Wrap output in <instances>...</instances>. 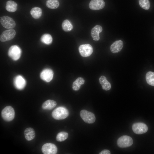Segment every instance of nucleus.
I'll return each mask as SVG.
<instances>
[{"instance_id":"nucleus-1","label":"nucleus","mask_w":154,"mask_h":154,"mask_svg":"<svg viewBox=\"0 0 154 154\" xmlns=\"http://www.w3.org/2000/svg\"><path fill=\"white\" fill-rule=\"evenodd\" d=\"M68 110L63 107H58L55 109L52 113V117L56 120L64 119L68 116Z\"/></svg>"},{"instance_id":"nucleus-26","label":"nucleus","mask_w":154,"mask_h":154,"mask_svg":"<svg viewBox=\"0 0 154 154\" xmlns=\"http://www.w3.org/2000/svg\"><path fill=\"white\" fill-rule=\"evenodd\" d=\"M68 134L65 132H60L57 135L56 139L57 141L62 142L65 140L68 137Z\"/></svg>"},{"instance_id":"nucleus-2","label":"nucleus","mask_w":154,"mask_h":154,"mask_svg":"<svg viewBox=\"0 0 154 154\" xmlns=\"http://www.w3.org/2000/svg\"><path fill=\"white\" fill-rule=\"evenodd\" d=\"M1 115L2 118L5 120L7 121H11L15 117L14 109L10 106H7L2 110Z\"/></svg>"},{"instance_id":"nucleus-27","label":"nucleus","mask_w":154,"mask_h":154,"mask_svg":"<svg viewBox=\"0 0 154 154\" xmlns=\"http://www.w3.org/2000/svg\"><path fill=\"white\" fill-rule=\"evenodd\" d=\"M139 2L140 6L143 9L147 10L149 8L150 4L149 0H139Z\"/></svg>"},{"instance_id":"nucleus-28","label":"nucleus","mask_w":154,"mask_h":154,"mask_svg":"<svg viewBox=\"0 0 154 154\" xmlns=\"http://www.w3.org/2000/svg\"><path fill=\"white\" fill-rule=\"evenodd\" d=\"M100 154H110V152L108 150L104 149L100 153Z\"/></svg>"},{"instance_id":"nucleus-7","label":"nucleus","mask_w":154,"mask_h":154,"mask_svg":"<svg viewBox=\"0 0 154 154\" xmlns=\"http://www.w3.org/2000/svg\"><path fill=\"white\" fill-rule=\"evenodd\" d=\"M78 49L80 55L84 57L90 56L93 52V47L89 44L80 45Z\"/></svg>"},{"instance_id":"nucleus-22","label":"nucleus","mask_w":154,"mask_h":154,"mask_svg":"<svg viewBox=\"0 0 154 154\" xmlns=\"http://www.w3.org/2000/svg\"><path fill=\"white\" fill-rule=\"evenodd\" d=\"M40 40L43 43L49 45L52 43V38L50 34H44L41 36Z\"/></svg>"},{"instance_id":"nucleus-14","label":"nucleus","mask_w":154,"mask_h":154,"mask_svg":"<svg viewBox=\"0 0 154 154\" xmlns=\"http://www.w3.org/2000/svg\"><path fill=\"white\" fill-rule=\"evenodd\" d=\"M123 46V42L121 40H117L115 41L111 45L110 49L112 52L115 53L120 52Z\"/></svg>"},{"instance_id":"nucleus-21","label":"nucleus","mask_w":154,"mask_h":154,"mask_svg":"<svg viewBox=\"0 0 154 154\" xmlns=\"http://www.w3.org/2000/svg\"><path fill=\"white\" fill-rule=\"evenodd\" d=\"M30 13L33 18L38 19L42 15V11L41 9L38 7L33 8L30 11Z\"/></svg>"},{"instance_id":"nucleus-20","label":"nucleus","mask_w":154,"mask_h":154,"mask_svg":"<svg viewBox=\"0 0 154 154\" xmlns=\"http://www.w3.org/2000/svg\"><path fill=\"white\" fill-rule=\"evenodd\" d=\"M85 82L84 79L82 77H78L74 81L72 85V88L75 91L78 90L81 85L83 84Z\"/></svg>"},{"instance_id":"nucleus-12","label":"nucleus","mask_w":154,"mask_h":154,"mask_svg":"<svg viewBox=\"0 0 154 154\" xmlns=\"http://www.w3.org/2000/svg\"><path fill=\"white\" fill-rule=\"evenodd\" d=\"M53 74L52 70L47 68L43 70L41 72L40 76L42 80L46 82H49L52 79Z\"/></svg>"},{"instance_id":"nucleus-5","label":"nucleus","mask_w":154,"mask_h":154,"mask_svg":"<svg viewBox=\"0 0 154 154\" xmlns=\"http://www.w3.org/2000/svg\"><path fill=\"white\" fill-rule=\"evenodd\" d=\"M80 115L81 118L86 123H92L95 121V116L94 114L91 112L83 110L81 111Z\"/></svg>"},{"instance_id":"nucleus-16","label":"nucleus","mask_w":154,"mask_h":154,"mask_svg":"<svg viewBox=\"0 0 154 154\" xmlns=\"http://www.w3.org/2000/svg\"><path fill=\"white\" fill-rule=\"evenodd\" d=\"M99 81L101 85L102 89L105 90H109L111 88L110 83L107 80L104 76H101L99 79Z\"/></svg>"},{"instance_id":"nucleus-10","label":"nucleus","mask_w":154,"mask_h":154,"mask_svg":"<svg viewBox=\"0 0 154 154\" xmlns=\"http://www.w3.org/2000/svg\"><path fill=\"white\" fill-rule=\"evenodd\" d=\"M16 34L15 31L13 29H9L4 31L0 37V41L5 42L12 39Z\"/></svg>"},{"instance_id":"nucleus-6","label":"nucleus","mask_w":154,"mask_h":154,"mask_svg":"<svg viewBox=\"0 0 154 154\" xmlns=\"http://www.w3.org/2000/svg\"><path fill=\"white\" fill-rule=\"evenodd\" d=\"M0 23L5 28L11 29L14 28L16 26V23L11 18L5 16L1 17Z\"/></svg>"},{"instance_id":"nucleus-8","label":"nucleus","mask_w":154,"mask_h":154,"mask_svg":"<svg viewBox=\"0 0 154 154\" xmlns=\"http://www.w3.org/2000/svg\"><path fill=\"white\" fill-rule=\"evenodd\" d=\"M133 131L135 133L141 134L146 133L148 130L146 124L141 122L134 123L132 126Z\"/></svg>"},{"instance_id":"nucleus-15","label":"nucleus","mask_w":154,"mask_h":154,"mask_svg":"<svg viewBox=\"0 0 154 154\" xmlns=\"http://www.w3.org/2000/svg\"><path fill=\"white\" fill-rule=\"evenodd\" d=\"M102 31V27L99 25H96L92 29L91 35L94 40L98 41L100 38L99 34Z\"/></svg>"},{"instance_id":"nucleus-3","label":"nucleus","mask_w":154,"mask_h":154,"mask_svg":"<svg viewBox=\"0 0 154 154\" xmlns=\"http://www.w3.org/2000/svg\"><path fill=\"white\" fill-rule=\"evenodd\" d=\"M22 51L20 48L17 45H14L9 48L8 54L9 56L14 60H18L20 57Z\"/></svg>"},{"instance_id":"nucleus-23","label":"nucleus","mask_w":154,"mask_h":154,"mask_svg":"<svg viewBox=\"0 0 154 154\" xmlns=\"http://www.w3.org/2000/svg\"><path fill=\"white\" fill-rule=\"evenodd\" d=\"M63 30L65 32L71 31L73 28V26L70 22L67 19L64 20L62 23Z\"/></svg>"},{"instance_id":"nucleus-11","label":"nucleus","mask_w":154,"mask_h":154,"mask_svg":"<svg viewBox=\"0 0 154 154\" xmlns=\"http://www.w3.org/2000/svg\"><path fill=\"white\" fill-rule=\"evenodd\" d=\"M105 5L103 0H92L89 4L90 8L93 10H99L103 9Z\"/></svg>"},{"instance_id":"nucleus-13","label":"nucleus","mask_w":154,"mask_h":154,"mask_svg":"<svg viewBox=\"0 0 154 154\" xmlns=\"http://www.w3.org/2000/svg\"><path fill=\"white\" fill-rule=\"evenodd\" d=\"M14 84L16 88L19 90H21L25 86L26 81L22 76L19 75L15 78Z\"/></svg>"},{"instance_id":"nucleus-19","label":"nucleus","mask_w":154,"mask_h":154,"mask_svg":"<svg viewBox=\"0 0 154 154\" xmlns=\"http://www.w3.org/2000/svg\"><path fill=\"white\" fill-rule=\"evenodd\" d=\"M17 4L13 1H8L6 3L5 8L7 11L10 12L15 11L17 9Z\"/></svg>"},{"instance_id":"nucleus-18","label":"nucleus","mask_w":154,"mask_h":154,"mask_svg":"<svg viewBox=\"0 0 154 154\" xmlns=\"http://www.w3.org/2000/svg\"><path fill=\"white\" fill-rule=\"evenodd\" d=\"M56 105V102L54 100H48L45 101L42 105V108L45 110H51Z\"/></svg>"},{"instance_id":"nucleus-4","label":"nucleus","mask_w":154,"mask_h":154,"mask_svg":"<svg viewBox=\"0 0 154 154\" xmlns=\"http://www.w3.org/2000/svg\"><path fill=\"white\" fill-rule=\"evenodd\" d=\"M133 143L132 138L126 135L122 136L118 138L117 141L118 146L121 148H125L131 146Z\"/></svg>"},{"instance_id":"nucleus-9","label":"nucleus","mask_w":154,"mask_h":154,"mask_svg":"<svg viewBox=\"0 0 154 154\" xmlns=\"http://www.w3.org/2000/svg\"><path fill=\"white\" fill-rule=\"evenodd\" d=\"M42 151L44 154H55L57 151V148L54 144L51 143H46L42 146Z\"/></svg>"},{"instance_id":"nucleus-25","label":"nucleus","mask_w":154,"mask_h":154,"mask_svg":"<svg viewBox=\"0 0 154 154\" xmlns=\"http://www.w3.org/2000/svg\"><path fill=\"white\" fill-rule=\"evenodd\" d=\"M46 5L50 9H56L58 7L59 3L57 0H47Z\"/></svg>"},{"instance_id":"nucleus-24","label":"nucleus","mask_w":154,"mask_h":154,"mask_svg":"<svg viewBox=\"0 0 154 154\" xmlns=\"http://www.w3.org/2000/svg\"><path fill=\"white\" fill-rule=\"evenodd\" d=\"M146 80L147 83L153 86H154V72L149 71L146 75Z\"/></svg>"},{"instance_id":"nucleus-17","label":"nucleus","mask_w":154,"mask_h":154,"mask_svg":"<svg viewBox=\"0 0 154 154\" xmlns=\"http://www.w3.org/2000/svg\"><path fill=\"white\" fill-rule=\"evenodd\" d=\"M24 134L25 139L29 141L33 139L35 136V131L31 127L26 128L24 131Z\"/></svg>"}]
</instances>
